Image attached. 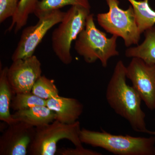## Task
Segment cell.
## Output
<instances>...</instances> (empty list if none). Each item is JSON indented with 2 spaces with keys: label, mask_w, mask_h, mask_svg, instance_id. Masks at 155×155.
Here are the masks:
<instances>
[{
  "label": "cell",
  "mask_w": 155,
  "mask_h": 155,
  "mask_svg": "<svg viewBox=\"0 0 155 155\" xmlns=\"http://www.w3.org/2000/svg\"><path fill=\"white\" fill-rule=\"evenodd\" d=\"M31 92L39 97L48 100L59 96V91L54 80L41 75L34 84Z\"/></svg>",
  "instance_id": "obj_19"
},
{
  "label": "cell",
  "mask_w": 155,
  "mask_h": 155,
  "mask_svg": "<svg viewBox=\"0 0 155 155\" xmlns=\"http://www.w3.org/2000/svg\"><path fill=\"white\" fill-rule=\"evenodd\" d=\"M12 117L17 121L25 122L34 127L48 125L55 120L56 114L46 106H38L16 111Z\"/></svg>",
  "instance_id": "obj_12"
},
{
  "label": "cell",
  "mask_w": 155,
  "mask_h": 155,
  "mask_svg": "<svg viewBox=\"0 0 155 155\" xmlns=\"http://www.w3.org/2000/svg\"><path fill=\"white\" fill-rule=\"evenodd\" d=\"M19 0H0V23L9 17H13L16 13Z\"/></svg>",
  "instance_id": "obj_20"
},
{
  "label": "cell",
  "mask_w": 155,
  "mask_h": 155,
  "mask_svg": "<svg viewBox=\"0 0 155 155\" xmlns=\"http://www.w3.org/2000/svg\"><path fill=\"white\" fill-rule=\"evenodd\" d=\"M126 75L147 107L155 110V64L132 58L126 67Z\"/></svg>",
  "instance_id": "obj_8"
},
{
  "label": "cell",
  "mask_w": 155,
  "mask_h": 155,
  "mask_svg": "<svg viewBox=\"0 0 155 155\" xmlns=\"http://www.w3.org/2000/svg\"><path fill=\"white\" fill-rule=\"evenodd\" d=\"M106 1L109 11L97 14L98 23L108 33L122 38L127 47L138 45L142 34L137 23L133 7L131 5L127 10H122L118 0Z\"/></svg>",
  "instance_id": "obj_6"
},
{
  "label": "cell",
  "mask_w": 155,
  "mask_h": 155,
  "mask_svg": "<svg viewBox=\"0 0 155 155\" xmlns=\"http://www.w3.org/2000/svg\"><path fill=\"white\" fill-rule=\"evenodd\" d=\"M133 7L137 26L141 34L154 26L155 11L150 7L148 0H127Z\"/></svg>",
  "instance_id": "obj_15"
},
{
  "label": "cell",
  "mask_w": 155,
  "mask_h": 155,
  "mask_svg": "<svg viewBox=\"0 0 155 155\" xmlns=\"http://www.w3.org/2000/svg\"><path fill=\"white\" fill-rule=\"evenodd\" d=\"M65 13L60 9L47 12L38 17L36 24L24 28L17 48L11 56L12 61L33 56L45 35L51 28L61 22Z\"/></svg>",
  "instance_id": "obj_7"
},
{
  "label": "cell",
  "mask_w": 155,
  "mask_h": 155,
  "mask_svg": "<svg viewBox=\"0 0 155 155\" xmlns=\"http://www.w3.org/2000/svg\"><path fill=\"white\" fill-rule=\"evenodd\" d=\"M40 0H19V5L16 13L12 17V22L8 31L14 28V33L17 34L27 24L30 14H34L37 6Z\"/></svg>",
  "instance_id": "obj_16"
},
{
  "label": "cell",
  "mask_w": 155,
  "mask_h": 155,
  "mask_svg": "<svg viewBox=\"0 0 155 155\" xmlns=\"http://www.w3.org/2000/svg\"><path fill=\"white\" fill-rule=\"evenodd\" d=\"M81 130L78 121L67 124L55 120L48 125L35 127L28 153L31 155H54L58 142L65 139L71 141L75 147H83L79 137Z\"/></svg>",
  "instance_id": "obj_5"
},
{
  "label": "cell",
  "mask_w": 155,
  "mask_h": 155,
  "mask_svg": "<svg viewBox=\"0 0 155 155\" xmlns=\"http://www.w3.org/2000/svg\"><path fill=\"white\" fill-rule=\"evenodd\" d=\"M126 67L122 60L117 62L107 86L106 100L116 114L129 122L133 130L151 135L152 131L147 127L141 97L126 82Z\"/></svg>",
  "instance_id": "obj_1"
},
{
  "label": "cell",
  "mask_w": 155,
  "mask_h": 155,
  "mask_svg": "<svg viewBox=\"0 0 155 155\" xmlns=\"http://www.w3.org/2000/svg\"><path fill=\"white\" fill-rule=\"evenodd\" d=\"M41 64L36 56L13 61L8 68V78L15 94L31 92L41 75Z\"/></svg>",
  "instance_id": "obj_9"
},
{
  "label": "cell",
  "mask_w": 155,
  "mask_h": 155,
  "mask_svg": "<svg viewBox=\"0 0 155 155\" xmlns=\"http://www.w3.org/2000/svg\"><path fill=\"white\" fill-rule=\"evenodd\" d=\"M68 5L81 6L91 8L89 0H40L37 6L34 14L38 18L47 12L59 10Z\"/></svg>",
  "instance_id": "obj_17"
},
{
  "label": "cell",
  "mask_w": 155,
  "mask_h": 155,
  "mask_svg": "<svg viewBox=\"0 0 155 155\" xmlns=\"http://www.w3.org/2000/svg\"><path fill=\"white\" fill-rule=\"evenodd\" d=\"M145 39L140 45L128 48L125 52L127 58H140L149 64H155V26L144 32Z\"/></svg>",
  "instance_id": "obj_14"
},
{
  "label": "cell",
  "mask_w": 155,
  "mask_h": 155,
  "mask_svg": "<svg viewBox=\"0 0 155 155\" xmlns=\"http://www.w3.org/2000/svg\"><path fill=\"white\" fill-rule=\"evenodd\" d=\"M35 127L17 121L9 125L0 137V155H26Z\"/></svg>",
  "instance_id": "obj_10"
},
{
  "label": "cell",
  "mask_w": 155,
  "mask_h": 155,
  "mask_svg": "<svg viewBox=\"0 0 155 155\" xmlns=\"http://www.w3.org/2000/svg\"><path fill=\"white\" fill-rule=\"evenodd\" d=\"M8 67L0 71V120L8 125L17 122L10 112L11 102L15 95L8 78Z\"/></svg>",
  "instance_id": "obj_13"
},
{
  "label": "cell",
  "mask_w": 155,
  "mask_h": 155,
  "mask_svg": "<svg viewBox=\"0 0 155 155\" xmlns=\"http://www.w3.org/2000/svg\"><path fill=\"white\" fill-rule=\"evenodd\" d=\"M90 9L81 6H72L52 34V48L56 56L65 65L72 63V42L77 38L86 25Z\"/></svg>",
  "instance_id": "obj_4"
},
{
  "label": "cell",
  "mask_w": 155,
  "mask_h": 155,
  "mask_svg": "<svg viewBox=\"0 0 155 155\" xmlns=\"http://www.w3.org/2000/svg\"><path fill=\"white\" fill-rule=\"evenodd\" d=\"M151 135L155 136V131H152V133Z\"/></svg>",
  "instance_id": "obj_22"
},
{
  "label": "cell",
  "mask_w": 155,
  "mask_h": 155,
  "mask_svg": "<svg viewBox=\"0 0 155 155\" xmlns=\"http://www.w3.org/2000/svg\"><path fill=\"white\" fill-rule=\"evenodd\" d=\"M46 106L54 112L55 120L64 124L75 123L83 112V105L73 98L59 96L47 100Z\"/></svg>",
  "instance_id": "obj_11"
},
{
  "label": "cell",
  "mask_w": 155,
  "mask_h": 155,
  "mask_svg": "<svg viewBox=\"0 0 155 155\" xmlns=\"http://www.w3.org/2000/svg\"><path fill=\"white\" fill-rule=\"evenodd\" d=\"M118 38L114 35L107 37L105 33L97 28L93 14H90L85 27L75 40V49L87 64L99 60L103 67L106 68L108 61L119 55L117 50Z\"/></svg>",
  "instance_id": "obj_3"
},
{
  "label": "cell",
  "mask_w": 155,
  "mask_h": 155,
  "mask_svg": "<svg viewBox=\"0 0 155 155\" xmlns=\"http://www.w3.org/2000/svg\"><path fill=\"white\" fill-rule=\"evenodd\" d=\"M82 143L100 147L118 155H155V137H140L114 135L101 130L82 128L79 134Z\"/></svg>",
  "instance_id": "obj_2"
},
{
  "label": "cell",
  "mask_w": 155,
  "mask_h": 155,
  "mask_svg": "<svg viewBox=\"0 0 155 155\" xmlns=\"http://www.w3.org/2000/svg\"><path fill=\"white\" fill-rule=\"evenodd\" d=\"M47 100L39 97L31 92L16 94L11 104V108L15 111L26 110L38 106H46Z\"/></svg>",
  "instance_id": "obj_18"
},
{
  "label": "cell",
  "mask_w": 155,
  "mask_h": 155,
  "mask_svg": "<svg viewBox=\"0 0 155 155\" xmlns=\"http://www.w3.org/2000/svg\"><path fill=\"white\" fill-rule=\"evenodd\" d=\"M59 153L62 155H102L101 153L84 148V147L75 148H63L59 150Z\"/></svg>",
  "instance_id": "obj_21"
}]
</instances>
